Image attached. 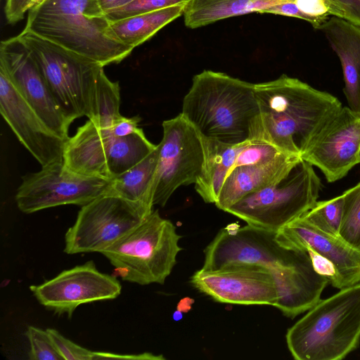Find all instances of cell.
<instances>
[{
  "label": "cell",
  "mask_w": 360,
  "mask_h": 360,
  "mask_svg": "<svg viewBox=\"0 0 360 360\" xmlns=\"http://www.w3.org/2000/svg\"><path fill=\"white\" fill-rule=\"evenodd\" d=\"M330 15L360 27V0H327Z\"/></svg>",
  "instance_id": "32"
},
{
  "label": "cell",
  "mask_w": 360,
  "mask_h": 360,
  "mask_svg": "<svg viewBox=\"0 0 360 360\" xmlns=\"http://www.w3.org/2000/svg\"><path fill=\"white\" fill-rule=\"evenodd\" d=\"M153 211L143 203L103 194L82 206L65 234L68 255L99 252L139 226Z\"/></svg>",
  "instance_id": "8"
},
{
  "label": "cell",
  "mask_w": 360,
  "mask_h": 360,
  "mask_svg": "<svg viewBox=\"0 0 360 360\" xmlns=\"http://www.w3.org/2000/svg\"><path fill=\"white\" fill-rule=\"evenodd\" d=\"M110 26L99 0H41L28 11L24 30L104 67L134 50L114 39Z\"/></svg>",
  "instance_id": "3"
},
{
  "label": "cell",
  "mask_w": 360,
  "mask_h": 360,
  "mask_svg": "<svg viewBox=\"0 0 360 360\" xmlns=\"http://www.w3.org/2000/svg\"><path fill=\"white\" fill-rule=\"evenodd\" d=\"M30 290L42 306L70 318L82 304L115 299L122 285L116 276L99 271L93 261H88L41 284L30 285Z\"/></svg>",
  "instance_id": "14"
},
{
  "label": "cell",
  "mask_w": 360,
  "mask_h": 360,
  "mask_svg": "<svg viewBox=\"0 0 360 360\" xmlns=\"http://www.w3.org/2000/svg\"><path fill=\"white\" fill-rule=\"evenodd\" d=\"M266 13L303 20V15L297 8L295 2H288L276 5L269 8Z\"/></svg>",
  "instance_id": "36"
},
{
  "label": "cell",
  "mask_w": 360,
  "mask_h": 360,
  "mask_svg": "<svg viewBox=\"0 0 360 360\" xmlns=\"http://www.w3.org/2000/svg\"><path fill=\"white\" fill-rule=\"evenodd\" d=\"M132 1L133 0H99V2L103 11L106 15L107 13L125 6Z\"/></svg>",
  "instance_id": "37"
},
{
  "label": "cell",
  "mask_w": 360,
  "mask_h": 360,
  "mask_svg": "<svg viewBox=\"0 0 360 360\" xmlns=\"http://www.w3.org/2000/svg\"><path fill=\"white\" fill-rule=\"evenodd\" d=\"M276 231L248 224H231L221 229L204 250L202 269L217 270L248 264L272 269L295 261L303 250L286 249L277 242Z\"/></svg>",
  "instance_id": "11"
},
{
  "label": "cell",
  "mask_w": 360,
  "mask_h": 360,
  "mask_svg": "<svg viewBox=\"0 0 360 360\" xmlns=\"http://www.w3.org/2000/svg\"><path fill=\"white\" fill-rule=\"evenodd\" d=\"M0 69L47 127L67 140L72 122L58 105L35 59L18 35L1 41Z\"/></svg>",
  "instance_id": "13"
},
{
  "label": "cell",
  "mask_w": 360,
  "mask_h": 360,
  "mask_svg": "<svg viewBox=\"0 0 360 360\" xmlns=\"http://www.w3.org/2000/svg\"><path fill=\"white\" fill-rule=\"evenodd\" d=\"M270 269L277 294L275 307L290 319L313 307L329 284L328 278L315 270L307 251L293 262Z\"/></svg>",
  "instance_id": "18"
},
{
  "label": "cell",
  "mask_w": 360,
  "mask_h": 360,
  "mask_svg": "<svg viewBox=\"0 0 360 360\" xmlns=\"http://www.w3.org/2000/svg\"><path fill=\"white\" fill-rule=\"evenodd\" d=\"M297 8L303 15V20L315 29L325 22L330 15L327 0H295Z\"/></svg>",
  "instance_id": "31"
},
{
  "label": "cell",
  "mask_w": 360,
  "mask_h": 360,
  "mask_svg": "<svg viewBox=\"0 0 360 360\" xmlns=\"http://www.w3.org/2000/svg\"><path fill=\"white\" fill-rule=\"evenodd\" d=\"M321 186L313 165L301 160L279 182L244 196L226 212L276 232L314 206Z\"/></svg>",
  "instance_id": "7"
},
{
  "label": "cell",
  "mask_w": 360,
  "mask_h": 360,
  "mask_svg": "<svg viewBox=\"0 0 360 360\" xmlns=\"http://www.w3.org/2000/svg\"><path fill=\"white\" fill-rule=\"evenodd\" d=\"M18 37L29 49L58 105L72 122L94 117L103 66L23 30Z\"/></svg>",
  "instance_id": "5"
},
{
  "label": "cell",
  "mask_w": 360,
  "mask_h": 360,
  "mask_svg": "<svg viewBox=\"0 0 360 360\" xmlns=\"http://www.w3.org/2000/svg\"><path fill=\"white\" fill-rule=\"evenodd\" d=\"M342 206L343 198L340 195L328 200L316 201L302 217L321 231L339 237Z\"/></svg>",
  "instance_id": "26"
},
{
  "label": "cell",
  "mask_w": 360,
  "mask_h": 360,
  "mask_svg": "<svg viewBox=\"0 0 360 360\" xmlns=\"http://www.w3.org/2000/svg\"><path fill=\"white\" fill-rule=\"evenodd\" d=\"M139 121L140 117L139 116L129 118L123 116L121 120L112 127V132L117 137L130 135L140 129L139 127Z\"/></svg>",
  "instance_id": "34"
},
{
  "label": "cell",
  "mask_w": 360,
  "mask_h": 360,
  "mask_svg": "<svg viewBox=\"0 0 360 360\" xmlns=\"http://www.w3.org/2000/svg\"><path fill=\"white\" fill-rule=\"evenodd\" d=\"M181 114L207 138L233 146L262 141L255 84L224 72L203 70L195 75Z\"/></svg>",
  "instance_id": "1"
},
{
  "label": "cell",
  "mask_w": 360,
  "mask_h": 360,
  "mask_svg": "<svg viewBox=\"0 0 360 360\" xmlns=\"http://www.w3.org/2000/svg\"><path fill=\"white\" fill-rule=\"evenodd\" d=\"M181 238L174 224L155 210L101 254L122 281L142 285L164 284L182 250Z\"/></svg>",
  "instance_id": "6"
},
{
  "label": "cell",
  "mask_w": 360,
  "mask_h": 360,
  "mask_svg": "<svg viewBox=\"0 0 360 360\" xmlns=\"http://www.w3.org/2000/svg\"><path fill=\"white\" fill-rule=\"evenodd\" d=\"M285 153L274 145L264 141L246 143L238 154L232 167L264 164L276 160Z\"/></svg>",
  "instance_id": "27"
},
{
  "label": "cell",
  "mask_w": 360,
  "mask_h": 360,
  "mask_svg": "<svg viewBox=\"0 0 360 360\" xmlns=\"http://www.w3.org/2000/svg\"><path fill=\"white\" fill-rule=\"evenodd\" d=\"M276 239L286 249L307 251L312 261H323L335 274L333 287L340 290L360 283V251L302 216L278 230Z\"/></svg>",
  "instance_id": "16"
},
{
  "label": "cell",
  "mask_w": 360,
  "mask_h": 360,
  "mask_svg": "<svg viewBox=\"0 0 360 360\" xmlns=\"http://www.w3.org/2000/svg\"><path fill=\"white\" fill-rule=\"evenodd\" d=\"M39 0H6L4 13L9 24L21 20L26 13Z\"/></svg>",
  "instance_id": "33"
},
{
  "label": "cell",
  "mask_w": 360,
  "mask_h": 360,
  "mask_svg": "<svg viewBox=\"0 0 360 360\" xmlns=\"http://www.w3.org/2000/svg\"><path fill=\"white\" fill-rule=\"evenodd\" d=\"M64 360H94V352L72 342L57 330L46 329Z\"/></svg>",
  "instance_id": "30"
},
{
  "label": "cell",
  "mask_w": 360,
  "mask_h": 360,
  "mask_svg": "<svg viewBox=\"0 0 360 360\" xmlns=\"http://www.w3.org/2000/svg\"><path fill=\"white\" fill-rule=\"evenodd\" d=\"M288 348L296 360H342L360 344V283L320 300L289 328Z\"/></svg>",
  "instance_id": "4"
},
{
  "label": "cell",
  "mask_w": 360,
  "mask_h": 360,
  "mask_svg": "<svg viewBox=\"0 0 360 360\" xmlns=\"http://www.w3.org/2000/svg\"><path fill=\"white\" fill-rule=\"evenodd\" d=\"M359 154L360 115L342 106L314 133L300 157L332 183L360 163Z\"/></svg>",
  "instance_id": "12"
},
{
  "label": "cell",
  "mask_w": 360,
  "mask_h": 360,
  "mask_svg": "<svg viewBox=\"0 0 360 360\" xmlns=\"http://www.w3.org/2000/svg\"><path fill=\"white\" fill-rule=\"evenodd\" d=\"M186 4L110 22L111 34L117 41L134 49L183 15Z\"/></svg>",
  "instance_id": "23"
},
{
  "label": "cell",
  "mask_w": 360,
  "mask_h": 360,
  "mask_svg": "<svg viewBox=\"0 0 360 360\" xmlns=\"http://www.w3.org/2000/svg\"><path fill=\"white\" fill-rule=\"evenodd\" d=\"M162 128L153 198L161 207L179 187L195 183L204 160L200 135L181 113L165 120Z\"/></svg>",
  "instance_id": "9"
},
{
  "label": "cell",
  "mask_w": 360,
  "mask_h": 360,
  "mask_svg": "<svg viewBox=\"0 0 360 360\" xmlns=\"http://www.w3.org/2000/svg\"><path fill=\"white\" fill-rule=\"evenodd\" d=\"M159 146L142 161L112 179L107 194L153 207V185L158 164Z\"/></svg>",
  "instance_id": "24"
},
{
  "label": "cell",
  "mask_w": 360,
  "mask_h": 360,
  "mask_svg": "<svg viewBox=\"0 0 360 360\" xmlns=\"http://www.w3.org/2000/svg\"><path fill=\"white\" fill-rule=\"evenodd\" d=\"M295 0H190L184 11L185 25L191 29L250 13H266L276 5Z\"/></svg>",
  "instance_id": "22"
},
{
  "label": "cell",
  "mask_w": 360,
  "mask_h": 360,
  "mask_svg": "<svg viewBox=\"0 0 360 360\" xmlns=\"http://www.w3.org/2000/svg\"><path fill=\"white\" fill-rule=\"evenodd\" d=\"M190 0H133L129 4L106 14L113 22L133 15L148 13L167 7L188 3Z\"/></svg>",
  "instance_id": "29"
},
{
  "label": "cell",
  "mask_w": 360,
  "mask_h": 360,
  "mask_svg": "<svg viewBox=\"0 0 360 360\" xmlns=\"http://www.w3.org/2000/svg\"><path fill=\"white\" fill-rule=\"evenodd\" d=\"M318 30L324 34L340 60L348 107L360 115V27L333 16Z\"/></svg>",
  "instance_id": "20"
},
{
  "label": "cell",
  "mask_w": 360,
  "mask_h": 360,
  "mask_svg": "<svg viewBox=\"0 0 360 360\" xmlns=\"http://www.w3.org/2000/svg\"><path fill=\"white\" fill-rule=\"evenodd\" d=\"M204 160L195 183L196 192L207 203H215L236 157L246 144L233 146L200 135Z\"/></svg>",
  "instance_id": "21"
},
{
  "label": "cell",
  "mask_w": 360,
  "mask_h": 360,
  "mask_svg": "<svg viewBox=\"0 0 360 360\" xmlns=\"http://www.w3.org/2000/svg\"><path fill=\"white\" fill-rule=\"evenodd\" d=\"M342 195L343 206L339 237L360 251V182Z\"/></svg>",
  "instance_id": "25"
},
{
  "label": "cell",
  "mask_w": 360,
  "mask_h": 360,
  "mask_svg": "<svg viewBox=\"0 0 360 360\" xmlns=\"http://www.w3.org/2000/svg\"><path fill=\"white\" fill-rule=\"evenodd\" d=\"M190 283L216 302L239 305H276L277 294L269 268L240 264L217 270L200 269Z\"/></svg>",
  "instance_id": "15"
},
{
  "label": "cell",
  "mask_w": 360,
  "mask_h": 360,
  "mask_svg": "<svg viewBox=\"0 0 360 360\" xmlns=\"http://www.w3.org/2000/svg\"><path fill=\"white\" fill-rule=\"evenodd\" d=\"M301 160L299 155L285 153L264 164L239 166L231 169L215 205L219 210L226 212L244 196L279 182Z\"/></svg>",
  "instance_id": "19"
},
{
  "label": "cell",
  "mask_w": 360,
  "mask_h": 360,
  "mask_svg": "<svg viewBox=\"0 0 360 360\" xmlns=\"http://www.w3.org/2000/svg\"><path fill=\"white\" fill-rule=\"evenodd\" d=\"M110 181L77 174L63 162H56L24 176L15 201L26 214L64 205L83 206L105 194Z\"/></svg>",
  "instance_id": "10"
},
{
  "label": "cell",
  "mask_w": 360,
  "mask_h": 360,
  "mask_svg": "<svg viewBox=\"0 0 360 360\" xmlns=\"http://www.w3.org/2000/svg\"><path fill=\"white\" fill-rule=\"evenodd\" d=\"M25 335L29 340L31 360H64L48 331L28 326Z\"/></svg>",
  "instance_id": "28"
},
{
  "label": "cell",
  "mask_w": 360,
  "mask_h": 360,
  "mask_svg": "<svg viewBox=\"0 0 360 360\" xmlns=\"http://www.w3.org/2000/svg\"><path fill=\"white\" fill-rule=\"evenodd\" d=\"M359 157H360V154H359Z\"/></svg>",
  "instance_id": "38"
},
{
  "label": "cell",
  "mask_w": 360,
  "mask_h": 360,
  "mask_svg": "<svg viewBox=\"0 0 360 360\" xmlns=\"http://www.w3.org/2000/svg\"><path fill=\"white\" fill-rule=\"evenodd\" d=\"M94 359H136V360H164L162 355H155L145 352L139 354H117L103 352H94Z\"/></svg>",
  "instance_id": "35"
},
{
  "label": "cell",
  "mask_w": 360,
  "mask_h": 360,
  "mask_svg": "<svg viewBox=\"0 0 360 360\" xmlns=\"http://www.w3.org/2000/svg\"><path fill=\"white\" fill-rule=\"evenodd\" d=\"M255 91L262 141L299 156L319 128L342 107L332 94L286 75L255 84Z\"/></svg>",
  "instance_id": "2"
},
{
  "label": "cell",
  "mask_w": 360,
  "mask_h": 360,
  "mask_svg": "<svg viewBox=\"0 0 360 360\" xmlns=\"http://www.w3.org/2000/svg\"><path fill=\"white\" fill-rule=\"evenodd\" d=\"M0 112L41 167L63 162L65 140L52 131L0 69Z\"/></svg>",
  "instance_id": "17"
}]
</instances>
